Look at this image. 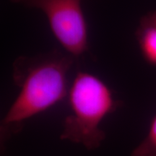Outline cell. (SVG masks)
<instances>
[{
	"instance_id": "1",
	"label": "cell",
	"mask_w": 156,
	"mask_h": 156,
	"mask_svg": "<svg viewBox=\"0 0 156 156\" xmlns=\"http://www.w3.org/2000/svg\"><path fill=\"white\" fill-rule=\"evenodd\" d=\"M73 58L69 54L54 51L42 55L20 56L15 60L12 80L20 91L2 121V133L19 131L25 120L67 96V76Z\"/></svg>"
},
{
	"instance_id": "2",
	"label": "cell",
	"mask_w": 156,
	"mask_h": 156,
	"mask_svg": "<svg viewBox=\"0 0 156 156\" xmlns=\"http://www.w3.org/2000/svg\"><path fill=\"white\" fill-rule=\"evenodd\" d=\"M71 114L66 117L61 139L96 149L106 137L100 128L102 121L120 106L112 90L101 78L78 72L69 88Z\"/></svg>"
},
{
	"instance_id": "3",
	"label": "cell",
	"mask_w": 156,
	"mask_h": 156,
	"mask_svg": "<svg viewBox=\"0 0 156 156\" xmlns=\"http://www.w3.org/2000/svg\"><path fill=\"white\" fill-rule=\"evenodd\" d=\"M82 0H9L12 3L42 11L54 36L73 57L88 49V35Z\"/></svg>"
},
{
	"instance_id": "4",
	"label": "cell",
	"mask_w": 156,
	"mask_h": 156,
	"mask_svg": "<svg viewBox=\"0 0 156 156\" xmlns=\"http://www.w3.org/2000/svg\"><path fill=\"white\" fill-rule=\"evenodd\" d=\"M136 38L143 58L156 66V10L142 17L136 30Z\"/></svg>"
},
{
	"instance_id": "5",
	"label": "cell",
	"mask_w": 156,
	"mask_h": 156,
	"mask_svg": "<svg viewBox=\"0 0 156 156\" xmlns=\"http://www.w3.org/2000/svg\"><path fill=\"white\" fill-rule=\"evenodd\" d=\"M131 156H156V115L152 121L147 135L132 152Z\"/></svg>"
}]
</instances>
